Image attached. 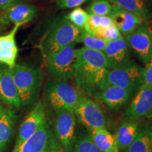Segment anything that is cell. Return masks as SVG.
<instances>
[{"label":"cell","instance_id":"cell-17","mask_svg":"<svg viewBox=\"0 0 152 152\" xmlns=\"http://www.w3.org/2000/svg\"><path fill=\"white\" fill-rule=\"evenodd\" d=\"M113 23L123 36H127L134 32L142 23L143 20L136 15L113 4V9L110 16Z\"/></svg>","mask_w":152,"mask_h":152},{"label":"cell","instance_id":"cell-10","mask_svg":"<svg viewBox=\"0 0 152 152\" xmlns=\"http://www.w3.org/2000/svg\"><path fill=\"white\" fill-rule=\"evenodd\" d=\"M131 51L143 63H149L152 58V31L143 22L130 35L125 36Z\"/></svg>","mask_w":152,"mask_h":152},{"label":"cell","instance_id":"cell-5","mask_svg":"<svg viewBox=\"0 0 152 152\" xmlns=\"http://www.w3.org/2000/svg\"><path fill=\"white\" fill-rule=\"evenodd\" d=\"M142 72L143 68L132 60L121 67L109 69L105 78V87L118 86L134 95L142 85Z\"/></svg>","mask_w":152,"mask_h":152},{"label":"cell","instance_id":"cell-24","mask_svg":"<svg viewBox=\"0 0 152 152\" xmlns=\"http://www.w3.org/2000/svg\"><path fill=\"white\" fill-rule=\"evenodd\" d=\"M73 152H102L91 140L87 132L79 131L76 133Z\"/></svg>","mask_w":152,"mask_h":152},{"label":"cell","instance_id":"cell-26","mask_svg":"<svg viewBox=\"0 0 152 152\" xmlns=\"http://www.w3.org/2000/svg\"><path fill=\"white\" fill-rule=\"evenodd\" d=\"M65 16L76 28L80 30H86L89 14L84 9L76 7Z\"/></svg>","mask_w":152,"mask_h":152},{"label":"cell","instance_id":"cell-21","mask_svg":"<svg viewBox=\"0 0 152 152\" xmlns=\"http://www.w3.org/2000/svg\"><path fill=\"white\" fill-rule=\"evenodd\" d=\"M16 121V114L10 109H7V113L0 119V152H4L10 144Z\"/></svg>","mask_w":152,"mask_h":152},{"label":"cell","instance_id":"cell-4","mask_svg":"<svg viewBox=\"0 0 152 152\" xmlns=\"http://www.w3.org/2000/svg\"><path fill=\"white\" fill-rule=\"evenodd\" d=\"M45 96L54 111H74L83 95L68 80L51 79L45 86Z\"/></svg>","mask_w":152,"mask_h":152},{"label":"cell","instance_id":"cell-11","mask_svg":"<svg viewBox=\"0 0 152 152\" xmlns=\"http://www.w3.org/2000/svg\"><path fill=\"white\" fill-rule=\"evenodd\" d=\"M46 121L45 107L42 102L36 103L33 109L25 118L18 128V135L14 147L21 145L32 134H34Z\"/></svg>","mask_w":152,"mask_h":152},{"label":"cell","instance_id":"cell-35","mask_svg":"<svg viewBox=\"0 0 152 152\" xmlns=\"http://www.w3.org/2000/svg\"><path fill=\"white\" fill-rule=\"evenodd\" d=\"M18 1H19V2H22V1H26V0H18Z\"/></svg>","mask_w":152,"mask_h":152},{"label":"cell","instance_id":"cell-1","mask_svg":"<svg viewBox=\"0 0 152 152\" xmlns=\"http://www.w3.org/2000/svg\"><path fill=\"white\" fill-rule=\"evenodd\" d=\"M74 80L76 86L88 94H94L105 87L109 67L102 52L83 47L76 50Z\"/></svg>","mask_w":152,"mask_h":152},{"label":"cell","instance_id":"cell-30","mask_svg":"<svg viewBox=\"0 0 152 152\" xmlns=\"http://www.w3.org/2000/svg\"><path fill=\"white\" fill-rule=\"evenodd\" d=\"M142 85L152 89V58L143 68L142 72Z\"/></svg>","mask_w":152,"mask_h":152},{"label":"cell","instance_id":"cell-36","mask_svg":"<svg viewBox=\"0 0 152 152\" xmlns=\"http://www.w3.org/2000/svg\"><path fill=\"white\" fill-rule=\"evenodd\" d=\"M52 152H59V151H53Z\"/></svg>","mask_w":152,"mask_h":152},{"label":"cell","instance_id":"cell-3","mask_svg":"<svg viewBox=\"0 0 152 152\" xmlns=\"http://www.w3.org/2000/svg\"><path fill=\"white\" fill-rule=\"evenodd\" d=\"M16 85L21 107H33L37 103L42 83V73L39 68L16 64L11 68Z\"/></svg>","mask_w":152,"mask_h":152},{"label":"cell","instance_id":"cell-2","mask_svg":"<svg viewBox=\"0 0 152 152\" xmlns=\"http://www.w3.org/2000/svg\"><path fill=\"white\" fill-rule=\"evenodd\" d=\"M81 31L66 16L53 20L40 43L41 51L45 59L70 44L78 42Z\"/></svg>","mask_w":152,"mask_h":152},{"label":"cell","instance_id":"cell-20","mask_svg":"<svg viewBox=\"0 0 152 152\" xmlns=\"http://www.w3.org/2000/svg\"><path fill=\"white\" fill-rule=\"evenodd\" d=\"M87 132L102 152H120L115 137L106 128L87 130Z\"/></svg>","mask_w":152,"mask_h":152},{"label":"cell","instance_id":"cell-25","mask_svg":"<svg viewBox=\"0 0 152 152\" xmlns=\"http://www.w3.org/2000/svg\"><path fill=\"white\" fill-rule=\"evenodd\" d=\"M78 42H82L86 48L103 52L109 42L95 37L86 30H82L78 39Z\"/></svg>","mask_w":152,"mask_h":152},{"label":"cell","instance_id":"cell-9","mask_svg":"<svg viewBox=\"0 0 152 152\" xmlns=\"http://www.w3.org/2000/svg\"><path fill=\"white\" fill-rule=\"evenodd\" d=\"M76 120L87 130L106 128V121L100 106L87 96H82L74 109Z\"/></svg>","mask_w":152,"mask_h":152},{"label":"cell","instance_id":"cell-28","mask_svg":"<svg viewBox=\"0 0 152 152\" xmlns=\"http://www.w3.org/2000/svg\"><path fill=\"white\" fill-rule=\"evenodd\" d=\"M113 24V20L109 16L89 14L86 31L92 35L96 29L109 27Z\"/></svg>","mask_w":152,"mask_h":152},{"label":"cell","instance_id":"cell-41","mask_svg":"<svg viewBox=\"0 0 152 152\" xmlns=\"http://www.w3.org/2000/svg\"><path fill=\"white\" fill-rule=\"evenodd\" d=\"M0 16H1V15H0Z\"/></svg>","mask_w":152,"mask_h":152},{"label":"cell","instance_id":"cell-15","mask_svg":"<svg viewBox=\"0 0 152 152\" xmlns=\"http://www.w3.org/2000/svg\"><path fill=\"white\" fill-rule=\"evenodd\" d=\"M93 95L111 109H119L125 106L133 94L129 91L114 85H109Z\"/></svg>","mask_w":152,"mask_h":152},{"label":"cell","instance_id":"cell-39","mask_svg":"<svg viewBox=\"0 0 152 152\" xmlns=\"http://www.w3.org/2000/svg\"><path fill=\"white\" fill-rule=\"evenodd\" d=\"M54 1H56V0H54Z\"/></svg>","mask_w":152,"mask_h":152},{"label":"cell","instance_id":"cell-14","mask_svg":"<svg viewBox=\"0 0 152 152\" xmlns=\"http://www.w3.org/2000/svg\"><path fill=\"white\" fill-rule=\"evenodd\" d=\"M0 101L10 107L21 108L20 99L11 68H0Z\"/></svg>","mask_w":152,"mask_h":152},{"label":"cell","instance_id":"cell-8","mask_svg":"<svg viewBox=\"0 0 152 152\" xmlns=\"http://www.w3.org/2000/svg\"><path fill=\"white\" fill-rule=\"evenodd\" d=\"M54 134L65 152H73L76 137V118L72 110H56Z\"/></svg>","mask_w":152,"mask_h":152},{"label":"cell","instance_id":"cell-13","mask_svg":"<svg viewBox=\"0 0 152 152\" xmlns=\"http://www.w3.org/2000/svg\"><path fill=\"white\" fill-rule=\"evenodd\" d=\"M125 115L139 120L152 117V89L142 85L125 111Z\"/></svg>","mask_w":152,"mask_h":152},{"label":"cell","instance_id":"cell-6","mask_svg":"<svg viewBox=\"0 0 152 152\" xmlns=\"http://www.w3.org/2000/svg\"><path fill=\"white\" fill-rule=\"evenodd\" d=\"M76 50L75 43H72L47 57L45 60L51 78L64 80L74 78Z\"/></svg>","mask_w":152,"mask_h":152},{"label":"cell","instance_id":"cell-34","mask_svg":"<svg viewBox=\"0 0 152 152\" xmlns=\"http://www.w3.org/2000/svg\"><path fill=\"white\" fill-rule=\"evenodd\" d=\"M147 6H152V0H144Z\"/></svg>","mask_w":152,"mask_h":152},{"label":"cell","instance_id":"cell-37","mask_svg":"<svg viewBox=\"0 0 152 152\" xmlns=\"http://www.w3.org/2000/svg\"><path fill=\"white\" fill-rule=\"evenodd\" d=\"M93 1H97V0H93Z\"/></svg>","mask_w":152,"mask_h":152},{"label":"cell","instance_id":"cell-16","mask_svg":"<svg viewBox=\"0 0 152 152\" xmlns=\"http://www.w3.org/2000/svg\"><path fill=\"white\" fill-rule=\"evenodd\" d=\"M142 126L139 119L125 117L118 127L114 135L119 149L124 151L135 140Z\"/></svg>","mask_w":152,"mask_h":152},{"label":"cell","instance_id":"cell-40","mask_svg":"<svg viewBox=\"0 0 152 152\" xmlns=\"http://www.w3.org/2000/svg\"><path fill=\"white\" fill-rule=\"evenodd\" d=\"M45 152H49V151H45Z\"/></svg>","mask_w":152,"mask_h":152},{"label":"cell","instance_id":"cell-27","mask_svg":"<svg viewBox=\"0 0 152 152\" xmlns=\"http://www.w3.org/2000/svg\"><path fill=\"white\" fill-rule=\"evenodd\" d=\"M112 9H113V4L109 0H97L93 1L87 7V12L89 14L110 16Z\"/></svg>","mask_w":152,"mask_h":152},{"label":"cell","instance_id":"cell-38","mask_svg":"<svg viewBox=\"0 0 152 152\" xmlns=\"http://www.w3.org/2000/svg\"><path fill=\"white\" fill-rule=\"evenodd\" d=\"M151 152H152V147H151Z\"/></svg>","mask_w":152,"mask_h":152},{"label":"cell","instance_id":"cell-23","mask_svg":"<svg viewBox=\"0 0 152 152\" xmlns=\"http://www.w3.org/2000/svg\"><path fill=\"white\" fill-rule=\"evenodd\" d=\"M152 125L142 127L135 140L124 152H151Z\"/></svg>","mask_w":152,"mask_h":152},{"label":"cell","instance_id":"cell-12","mask_svg":"<svg viewBox=\"0 0 152 152\" xmlns=\"http://www.w3.org/2000/svg\"><path fill=\"white\" fill-rule=\"evenodd\" d=\"M109 69L121 67L131 61V51L125 36L109 42L103 51Z\"/></svg>","mask_w":152,"mask_h":152},{"label":"cell","instance_id":"cell-33","mask_svg":"<svg viewBox=\"0 0 152 152\" xmlns=\"http://www.w3.org/2000/svg\"><path fill=\"white\" fill-rule=\"evenodd\" d=\"M7 109H5L4 107H3V106L0 104V119L4 115V114L7 113Z\"/></svg>","mask_w":152,"mask_h":152},{"label":"cell","instance_id":"cell-18","mask_svg":"<svg viewBox=\"0 0 152 152\" xmlns=\"http://www.w3.org/2000/svg\"><path fill=\"white\" fill-rule=\"evenodd\" d=\"M20 24H15L14 28L9 34L0 36V63L8 66L9 68L16 65L18 47L16 42V34Z\"/></svg>","mask_w":152,"mask_h":152},{"label":"cell","instance_id":"cell-29","mask_svg":"<svg viewBox=\"0 0 152 152\" xmlns=\"http://www.w3.org/2000/svg\"><path fill=\"white\" fill-rule=\"evenodd\" d=\"M95 37L104 39L107 42H111L118 39L122 36V34L118 29L115 25H111L106 28H102L96 29L92 34Z\"/></svg>","mask_w":152,"mask_h":152},{"label":"cell","instance_id":"cell-19","mask_svg":"<svg viewBox=\"0 0 152 152\" xmlns=\"http://www.w3.org/2000/svg\"><path fill=\"white\" fill-rule=\"evenodd\" d=\"M6 11L7 18L11 22L20 26L33 20L37 13L35 6L30 4H16Z\"/></svg>","mask_w":152,"mask_h":152},{"label":"cell","instance_id":"cell-22","mask_svg":"<svg viewBox=\"0 0 152 152\" xmlns=\"http://www.w3.org/2000/svg\"><path fill=\"white\" fill-rule=\"evenodd\" d=\"M112 4L132 13L141 18L144 21L151 17V11L144 0H109Z\"/></svg>","mask_w":152,"mask_h":152},{"label":"cell","instance_id":"cell-31","mask_svg":"<svg viewBox=\"0 0 152 152\" xmlns=\"http://www.w3.org/2000/svg\"><path fill=\"white\" fill-rule=\"evenodd\" d=\"M88 0H56V6L60 9H72L78 7Z\"/></svg>","mask_w":152,"mask_h":152},{"label":"cell","instance_id":"cell-32","mask_svg":"<svg viewBox=\"0 0 152 152\" xmlns=\"http://www.w3.org/2000/svg\"><path fill=\"white\" fill-rule=\"evenodd\" d=\"M18 0H0V10H7L12 5L18 4Z\"/></svg>","mask_w":152,"mask_h":152},{"label":"cell","instance_id":"cell-7","mask_svg":"<svg viewBox=\"0 0 152 152\" xmlns=\"http://www.w3.org/2000/svg\"><path fill=\"white\" fill-rule=\"evenodd\" d=\"M61 146L47 120L40 128L13 152H52L59 151Z\"/></svg>","mask_w":152,"mask_h":152}]
</instances>
